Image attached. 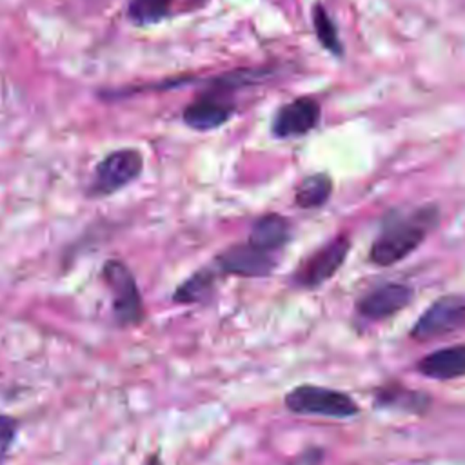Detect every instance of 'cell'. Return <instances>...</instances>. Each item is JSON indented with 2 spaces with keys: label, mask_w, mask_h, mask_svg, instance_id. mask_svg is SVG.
<instances>
[{
  "label": "cell",
  "mask_w": 465,
  "mask_h": 465,
  "mask_svg": "<svg viewBox=\"0 0 465 465\" xmlns=\"http://www.w3.org/2000/svg\"><path fill=\"white\" fill-rule=\"evenodd\" d=\"M440 213L434 205L418 207L409 214H392L387 218L385 225L371 245V262L380 267H389L405 260L423 243L429 231L436 227Z\"/></svg>",
  "instance_id": "obj_1"
},
{
  "label": "cell",
  "mask_w": 465,
  "mask_h": 465,
  "mask_svg": "<svg viewBox=\"0 0 465 465\" xmlns=\"http://www.w3.org/2000/svg\"><path fill=\"white\" fill-rule=\"evenodd\" d=\"M102 278L111 294V311L116 325L122 329L140 325L145 318V307L129 265L111 258L102 265Z\"/></svg>",
  "instance_id": "obj_2"
},
{
  "label": "cell",
  "mask_w": 465,
  "mask_h": 465,
  "mask_svg": "<svg viewBox=\"0 0 465 465\" xmlns=\"http://www.w3.org/2000/svg\"><path fill=\"white\" fill-rule=\"evenodd\" d=\"M285 407L294 414L325 416V418H352L360 412V405L345 392L303 383L285 394Z\"/></svg>",
  "instance_id": "obj_3"
},
{
  "label": "cell",
  "mask_w": 465,
  "mask_h": 465,
  "mask_svg": "<svg viewBox=\"0 0 465 465\" xmlns=\"http://www.w3.org/2000/svg\"><path fill=\"white\" fill-rule=\"evenodd\" d=\"M143 171V156L140 151L124 147L104 156L94 171L87 189L91 198L111 196L133 183Z\"/></svg>",
  "instance_id": "obj_4"
},
{
  "label": "cell",
  "mask_w": 465,
  "mask_h": 465,
  "mask_svg": "<svg viewBox=\"0 0 465 465\" xmlns=\"http://www.w3.org/2000/svg\"><path fill=\"white\" fill-rule=\"evenodd\" d=\"M234 85L231 80L222 76L216 84L194 98L182 113L187 127L194 131H213L222 127L234 114V104L225 96Z\"/></svg>",
  "instance_id": "obj_5"
},
{
  "label": "cell",
  "mask_w": 465,
  "mask_h": 465,
  "mask_svg": "<svg viewBox=\"0 0 465 465\" xmlns=\"http://www.w3.org/2000/svg\"><path fill=\"white\" fill-rule=\"evenodd\" d=\"M465 329V298L441 296L432 302L411 329V338L429 341Z\"/></svg>",
  "instance_id": "obj_6"
},
{
  "label": "cell",
  "mask_w": 465,
  "mask_h": 465,
  "mask_svg": "<svg viewBox=\"0 0 465 465\" xmlns=\"http://www.w3.org/2000/svg\"><path fill=\"white\" fill-rule=\"evenodd\" d=\"M351 249L347 236H336L305 258L292 274V282L303 289H316L331 280L345 263Z\"/></svg>",
  "instance_id": "obj_7"
},
{
  "label": "cell",
  "mask_w": 465,
  "mask_h": 465,
  "mask_svg": "<svg viewBox=\"0 0 465 465\" xmlns=\"http://www.w3.org/2000/svg\"><path fill=\"white\" fill-rule=\"evenodd\" d=\"M278 254L260 249L249 240L234 243L222 251L214 260V269L220 274H232L243 278H260L274 271Z\"/></svg>",
  "instance_id": "obj_8"
},
{
  "label": "cell",
  "mask_w": 465,
  "mask_h": 465,
  "mask_svg": "<svg viewBox=\"0 0 465 465\" xmlns=\"http://www.w3.org/2000/svg\"><path fill=\"white\" fill-rule=\"evenodd\" d=\"M412 287L405 283L389 282L365 292L358 300L356 311L360 316L367 320H385L403 311L412 302Z\"/></svg>",
  "instance_id": "obj_9"
},
{
  "label": "cell",
  "mask_w": 465,
  "mask_h": 465,
  "mask_svg": "<svg viewBox=\"0 0 465 465\" xmlns=\"http://www.w3.org/2000/svg\"><path fill=\"white\" fill-rule=\"evenodd\" d=\"M320 104L311 96L296 98L282 105L271 124V131L278 138H296L311 133L320 122Z\"/></svg>",
  "instance_id": "obj_10"
},
{
  "label": "cell",
  "mask_w": 465,
  "mask_h": 465,
  "mask_svg": "<svg viewBox=\"0 0 465 465\" xmlns=\"http://www.w3.org/2000/svg\"><path fill=\"white\" fill-rule=\"evenodd\" d=\"M416 369L421 376L432 380H452L465 376V343L450 345L425 354Z\"/></svg>",
  "instance_id": "obj_11"
},
{
  "label": "cell",
  "mask_w": 465,
  "mask_h": 465,
  "mask_svg": "<svg viewBox=\"0 0 465 465\" xmlns=\"http://www.w3.org/2000/svg\"><path fill=\"white\" fill-rule=\"evenodd\" d=\"M291 236L292 225L289 218L278 213H267L252 223L247 240L263 251L278 254L291 242Z\"/></svg>",
  "instance_id": "obj_12"
},
{
  "label": "cell",
  "mask_w": 465,
  "mask_h": 465,
  "mask_svg": "<svg viewBox=\"0 0 465 465\" xmlns=\"http://www.w3.org/2000/svg\"><path fill=\"white\" fill-rule=\"evenodd\" d=\"M374 401L380 407L423 414L430 405V396L420 391L405 389L403 385H383L374 392Z\"/></svg>",
  "instance_id": "obj_13"
},
{
  "label": "cell",
  "mask_w": 465,
  "mask_h": 465,
  "mask_svg": "<svg viewBox=\"0 0 465 465\" xmlns=\"http://www.w3.org/2000/svg\"><path fill=\"white\" fill-rule=\"evenodd\" d=\"M218 276L220 272L214 269V265L198 269L176 287V291L173 292V302L183 303V305L203 302L214 291Z\"/></svg>",
  "instance_id": "obj_14"
},
{
  "label": "cell",
  "mask_w": 465,
  "mask_h": 465,
  "mask_svg": "<svg viewBox=\"0 0 465 465\" xmlns=\"http://www.w3.org/2000/svg\"><path fill=\"white\" fill-rule=\"evenodd\" d=\"M332 193V182L329 174L316 173L302 180V183L296 189L294 202L302 209H318L322 207Z\"/></svg>",
  "instance_id": "obj_15"
},
{
  "label": "cell",
  "mask_w": 465,
  "mask_h": 465,
  "mask_svg": "<svg viewBox=\"0 0 465 465\" xmlns=\"http://www.w3.org/2000/svg\"><path fill=\"white\" fill-rule=\"evenodd\" d=\"M171 9V0H131L127 7L129 20L138 27L162 22Z\"/></svg>",
  "instance_id": "obj_16"
},
{
  "label": "cell",
  "mask_w": 465,
  "mask_h": 465,
  "mask_svg": "<svg viewBox=\"0 0 465 465\" xmlns=\"http://www.w3.org/2000/svg\"><path fill=\"white\" fill-rule=\"evenodd\" d=\"M312 24H314V31H316L320 44L332 54L340 56L343 53V47L340 44L336 25L322 4H316L312 9Z\"/></svg>",
  "instance_id": "obj_17"
},
{
  "label": "cell",
  "mask_w": 465,
  "mask_h": 465,
  "mask_svg": "<svg viewBox=\"0 0 465 465\" xmlns=\"http://www.w3.org/2000/svg\"><path fill=\"white\" fill-rule=\"evenodd\" d=\"M18 432V423L13 416L7 414H0V465L5 463L9 450L15 443Z\"/></svg>",
  "instance_id": "obj_18"
},
{
  "label": "cell",
  "mask_w": 465,
  "mask_h": 465,
  "mask_svg": "<svg viewBox=\"0 0 465 465\" xmlns=\"http://www.w3.org/2000/svg\"><path fill=\"white\" fill-rule=\"evenodd\" d=\"M322 460V450L320 449H309L303 454L298 456V460L292 465H318Z\"/></svg>",
  "instance_id": "obj_19"
}]
</instances>
